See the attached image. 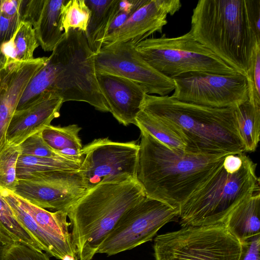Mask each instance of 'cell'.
<instances>
[{
	"mask_svg": "<svg viewBox=\"0 0 260 260\" xmlns=\"http://www.w3.org/2000/svg\"><path fill=\"white\" fill-rule=\"evenodd\" d=\"M62 28L64 33L71 28L85 32L90 11L85 0L66 1L61 9Z\"/></svg>",
	"mask_w": 260,
	"mask_h": 260,
	"instance_id": "obj_28",
	"label": "cell"
},
{
	"mask_svg": "<svg viewBox=\"0 0 260 260\" xmlns=\"http://www.w3.org/2000/svg\"><path fill=\"white\" fill-rule=\"evenodd\" d=\"M85 1L90 11V16L84 33L89 47L96 54L103 47L120 0Z\"/></svg>",
	"mask_w": 260,
	"mask_h": 260,
	"instance_id": "obj_20",
	"label": "cell"
},
{
	"mask_svg": "<svg viewBox=\"0 0 260 260\" xmlns=\"http://www.w3.org/2000/svg\"><path fill=\"white\" fill-rule=\"evenodd\" d=\"M242 253L240 260H260L259 235L241 243Z\"/></svg>",
	"mask_w": 260,
	"mask_h": 260,
	"instance_id": "obj_36",
	"label": "cell"
},
{
	"mask_svg": "<svg viewBox=\"0 0 260 260\" xmlns=\"http://www.w3.org/2000/svg\"><path fill=\"white\" fill-rule=\"evenodd\" d=\"M155 260H240L241 243L223 223L187 226L157 236Z\"/></svg>",
	"mask_w": 260,
	"mask_h": 260,
	"instance_id": "obj_8",
	"label": "cell"
},
{
	"mask_svg": "<svg viewBox=\"0 0 260 260\" xmlns=\"http://www.w3.org/2000/svg\"><path fill=\"white\" fill-rule=\"evenodd\" d=\"M88 191L79 170H61L18 180L13 192L39 207L68 211Z\"/></svg>",
	"mask_w": 260,
	"mask_h": 260,
	"instance_id": "obj_14",
	"label": "cell"
},
{
	"mask_svg": "<svg viewBox=\"0 0 260 260\" xmlns=\"http://www.w3.org/2000/svg\"><path fill=\"white\" fill-rule=\"evenodd\" d=\"M66 0H45L39 17L33 26L39 44L45 51H53L63 38L61 9Z\"/></svg>",
	"mask_w": 260,
	"mask_h": 260,
	"instance_id": "obj_21",
	"label": "cell"
},
{
	"mask_svg": "<svg viewBox=\"0 0 260 260\" xmlns=\"http://www.w3.org/2000/svg\"><path fill=\"white\" fill-rule=\"evenodd\" d=\"M0 231L16 243H20L35 251H43L34 236L16 219L1 190Z\"/></svg>",
	"mask_w": 260,
	"mask_h": 260,
	"instance_id": "obj_27",
	"label": "cell"
},
{
	"mask_svg": "<svg viewBox=\"0 0 260 260\" xmlns=\"http://www.w3.org/2000/svg\"><path fill=\"white\" fill-rule=\"evenodd\" d=\"M260 192L246 199L229 214L224 224L240 243L259 235Z\"/></svg>",
	"mask_w": 260,
	"mask_h": 260,
	"instance_id": "obj_19",
	"label": "cell"
},
{
	"mask_svg": "<svg viewBox=\"0 0 260 260\" xmlns=\"http://www.w3.org/2000/svg\"><path fill=\"white\" fill-rule=\"evenodd\" d=\"M136 125L170 148L188 151L186 143L175 131L142 110L136 117Z\"/></svg>",
	"mask_w": 260,
	"mask_h": 260,
	"instance_id": "obj_26",
	"label": "cell"
},
{
	"mask_svg": "<svg viewBox=\"0 0 260 260\" xmlns=\"http://www.w3.org/2000/svg\"><path fill=\"white\" fill-rule=\"evenodd\" d=\"M16 243L0 231V260H4V252L10 245Z\"/></svg>",
	"mask_w": 260,
	"mask_h": 260,
	"instance_id": "obj_38",
	"label": "cell"
},
{
	"mask_svg": "<svg viewBox=\"0 0 260 260\" xmlns=\"http://www.w3.org/2000/svg\"><path fill=\"white\" fill-rule=\"evenodd\" d=\"M135 46L130 42L103 46L95 54L96 72L127 79L149 94L165 96L174 91L173 80L150 66L136 51Z\"/></svg>",
	"mask_w": 260,
	"mask_h": 260,
	"instance_id": "obj_13",
	"label": "cell"
},
{
	"mask_svg": "<svg viewBox=\"0 0 260 260\" xmlns=\"http://www.w3.org/2000/svg\"><path fill=\"white\" fill-rule=\"evenodd\" d=\"M83 159L43 157L20 154L16 165V177L17 180H32L50 172L79 170Z\"/></svg>",
	"mask_w": 260,
	"mask_h": 260,
	"instance_id": "obj_22",
	"label": "cell"
},
{
	"mask_svg": "<svg viewBox=\"0 0 260 260\" xmlns=\"http://www.w3.org/2000/svg\"><path fill=\"white\" fill-rule=\"evenodd\" d=\"M46 252L32 250L20 243H14L5 250L4 260H50Z\"/></svg>",
	"mask_w": 260,
	"mask_h": 260,
	"instance_id": "obj_32",
	"label": "cell"
},
{
	"mask_svg": "<svg viewBox=\"0 0 260 260\" xmlns=\"http://www.w3.org/2000/svg\"><path fill=\"white\" fill-rule=\"evenodd\" d=\"M178 213V208L145 196L123 214L98 253L113 255L149 241Z\"/></svg>",
	"mask_w": 260,
	"mask_h": 260,
	"instance_id": "obj_9",
	"label": "cell"
},
{
	"mask_svg": "<svg viewBox=\"0 0 260 260\" xmlns=\"http://www.w3.org/2000/svg\"><path fill=\"white\" fill-rule=\"evenodd\" d=\"M190 31L246 76L260 44V0H200L193 9Z\"/></svg>",
	"mask_w": 260,
	"mask_h": 260,
	"instance_id": "obj_2",
	"label": "cell"
},
{
	"mask_svg": "<svg viewBox=\"0 0 260 260\" xmlns=\"http://www.w3.org/2000/svg\"><path fill=\"white\" fill-rule=\"evenodd\" d=\"M140 131L136 180L147 197L174 208L199 189L228 155L174 149Z\"/></svg>",
	"mask_w": 260,
	"mask_h": 260,
	"instance_id": "obj_1",
	"label": "cell"
},
{
	"mask_svg": "<svg viewBox=\"0 0 260 260\" xmlns=\"http://www.w3.org/2000/svg\"><path fill=\"white\" fill-rule=\"evenodd\" d=\"M99 85L110 112L125 126L136 125V118L147 91L139 84L120 76L96 73Z\"/></svg>",
	"mask_w": 260,
	"mask_h": 260,
	"instance_id": "obj_17",
	"label": "cell"
},
{
	"mask_svg": "<svg viewBox=\"0 0 260 260\" xmlns=\"http://www.w3.org/2000/svg\"><path fill=\"white\" fill-rule=\"evenodd\" d=\"M135 49L150 66L172 79L192 72L240 74L198 42L190 30L176 37L164 34L159 38H147L137 44Z\"/></svg>",
	"mask_w": 260,
	"mask_h": 260,
	"instance_id": "obj_7",
	"label": "cell"
},
{
	"mask_svg": "<svg viewBox=\"0 0 260 260\" xmlns=\"http://www.w3.org/2000/svg\"><path fill=\"white\" fill-rule=\"evenodd\" d=\"M21 22V15L7 17L0 14V48L9 41Z\"/></svg>",
	"mask_w": 260,
	"mask_h": 260,
	"instance_id": "obj_34",
	"label": "cell"
},
{
	"mask_svg": "<svg viewBox=\"0 0 260 260\" xmlns=\"http://www.w3.org/2000/svg\"><path fill=\"white\" fill-rule=\"evenodd\" d=\"M145 1L120 0L118 10L109 27L107 35L121 26Z\"/></svg>",
	"mask_w": 260,
	"mask_h": 260,
	"instance_id": "obj_33",
	"label": "cell"
},
{
	"mask_svg": "<svg viewBox=\"0 0 260 260\" xmlns=\"http://www.w3.org/2000/svg\"><path fill=\"white\" fill-rule=\"evenodd\" d=\"M237 127L245 152L255 151L259 141L260 106L249 100L235 107Z\"/></svg>",
	"mask_w": 260,
	"mask_h": 260,
	"instance_id": "obj_25",
	"label": "cell"
},
{
	"mask_svg": "<svg viewBox=\"0 0 260 260\" xmlns=\"http://www.w3.org/2000/svg\"><path fill=\"white\" fill-rule=\"evenodd\" d=\"M63 103L59 95L51 92L27 109L15 111L7 132V144L19 145L28 137L50 125L54 118L59 116Z\"/></svg>",
	"mask_w": 260,
	"mask_h": 260,
	"instance_id": "obj_18",
	"label": "cell"
},
{
	"mask_svg": "<svg viewBox=\"0 0 260 260\" xmlns=\"http://www.w3.org/2000/svg\"><path fill=\"white\" fill-rule=\"evenodd\" d=\"M1 0H0V7H1Z\"/></svg>",
	"mask_w": 260,
	"mask_h": 260,
	"instance_id": "obj_39",
	"label": "cell"
},
{
	"mask_svg": "<svg viewBox=\"0 0 260 260\" xmlns=\"http://www.w3.org/2000/svg\"><path fill=\"white\" fill-rule=\"evenodd\" d=\"M48 57L0 64V154L7 145V132L22 94Z\"/></svg>",
	"mask_w": 260,
	"mask_h": 260,
	"instance_id": "obj_16",
	"label": "cell"
},
{
	"mask_svg": "<svg viewBox=\"0 0 260 260\" xmlns=\"http://www.w3.org/2000/svg\"><path fill=\"white\" fill-rule=\"evenodd\" d=\"M19 145L8 144L0 154V188L14 192L18 180L16 165L20 155Z\"/></svg>",
	"mask_w": 260,
	"mask_h": 260,
	"instance_id": "obj_29",
	"label": "cell"
},
{
	"mask_svg": "<svg viewBox=\"0 0 260 260\" xmlns=\"http://www.w3.org/2000/svg\"><path fill=\"white\" fill-rule=\"evenodd\" d=\"M39 46L32 25L21 21L11 39L1 47L0 64L31 60Z\"/></svg>",
	"mask_w": 260,
	"mask_h": 260,
	"instance_id": "obj_23",
	"label": "cell"
},
{
	"mask_svg": "<svg viewBox=\"0 0 260 260\" xmlns=\"http://www.w3.org/2000/svg\"><path fill=\"white\" fill-rule=\"evenodd\" d=\"M52 54L58 71L53 90L63 103L83 102L98 111L109 112L98 82L95 53L89 47L85 33L71 28Z\"/></svg>",
	"mask_w": 260,
	"mask_h": 260,
	"instance_id": "obj_6",
	"label": "cell"
},
{
	"mask_svg": "<svg viewBox=\"0 0 260 260\" xmlns=\"http://www.w3.org/2000/svg\"><path fill=\"white\" fill-rule=\"evenodd\" d=\"M138 151L136 141L114 142L108 138L83 146L79 171L88 190L102 183L136 180Z\"/></svg>",
	"mask_w": 260,
	"mask_h": 260,
	"instance_id": "obj_11",
	"label": "cell"
},
{
	"mask_svg": "<svg viewBox=\"0 0 260 260\" xmlns=\"http://www.w3.org/2000/svg\"><path fill=\"white\" fill-rule=\"evenodd\" d=\"M45 0H23L21 10V21L28 22L34 26L44 6Z\"/></svg>",
	"mask_w": 260,
	"mask_h": 260,
	"instance_id": "obj_35",
	"label": "cell"
},
{
	"mask_svg": "<svg viewBox=\"0 0 260 260\" xmlns=\"http://www.w3.org/2000/svg\"><path fill=\"white\" fill-rule=\"evenodd\" d=\"M246 77L249 87V101L254 106H260V44L256 46Z\"/></svg>",
	"mask_w": 260,
	"mask_h": 260,
	"instance_id": "obj_31",
	"label": "cell"
},
{
	"mask_svg": "<svg viewBox=\"0 0 260 260\" xmlns=\"http://www.w3.org/2000/svg\"><path fill=\"white\" fill-rule=\"evenodd\" d=\"M181 6L180 0H146L121 26L105 37L103 47L127 42L136 45L156 32L161 33L168 15H173Z\"/></svg>",
	"mask_w": 260,
	"mask_h": 260,
	"instance_id": "obj_15",
	"label": "cell"
},
{
	"mask_svg": "<svg viewBox=\"0 0 260 260\" xmlns=\"http://www.w3.org/2000/svg\"><path fill=\"white\" fill-rule=\"evenodd\" d=\"M22 3L23 0H1L0 14L7 17L19 15Z\"/></svg>",
	"mask_w": 260,
	"mask_h": 260,
	"instance_id": "obj_37",
	"label": "cell"
},
{
	"mask_svg": "<svg viewBox=\"0 0 260 260\" xmlns=\"http://www.w3.org/2000/svg\"><path fill=\"white\" fill-rule=\"evenodd\" d=\"M141 110L161 120L185 141L189 152L205 154L245 152L235 108H217L146 94Z\"/></svg>",
	"mask_w": 260,
	"mask_h": 260,
	"instance_id": "obj_3",
	"label": "cell"
},
{
	"mask_svg": "<svg viewBox=\"0 0 260 260\" xmlns=\"http://www.w3.org/2000/svg\"><path fill=\"white\" fill-rule=\"evenodd\" d=\"M171 97L181 102L217 108H235L249 100L245 76L205 72L181 74L173 79Z\"/></svg>",
	"mask_w": 260,
	"mask_h": 260,
	"instance_id": "obj_12",
	"label": "cell"
},
{
	"mask_svg": "<svg viewBox=\"0 0 260 260\" xmlns=\"http://www.w3.org/2000/svg\"><path fill=\"white\" fill-rule=\"evenodd\" d=\"M81 127L77 124L53 126L51 124L41 131L46 144L55 152L75 159L83 158L81 154L83 146L79 137Z\"/></svg>",
	"mask_w": 260,
	"mask_h": 260,
	"instance_id": "obj_24",
	"label": "cell"
},
{
	"mask_svg": "<svg viewBox=\"0 0 260 260\" xmlns=\"http://www.w3.org/2000/svg\"><path fill=\"white\" fill-rule=\"evenodd\" d=\"M256 168L244 152L227 155L215 173L179 208L181 226L224 223L237 205L260 192Z\"/></svg>",
	"mask_w": 260,
	"mask_h": 260,
	"instance_id": "obj_5",
	"label": "cell"
},
{
	"mask_svg": "<svg viewBox=\"0 0 260 260\" xmlns=\"http://www.w3.org/2000/svg\"><path fill=\"white\" fill-rule=\"evenodd\" d=\"M145 194L136 180L102 183L68 211L78 260H91L123 214Z\"/></svg>",
	"mask_w": 260,
	"mask_h": 260,
	"instance_id": "obj_4",
	"label": "cell"
},
{
	"mask_svg": "<svg viewBox=\"0 0 260 260\" xmlns=\"http://www.w3.org/2000/svg\"><path fill=\"white\" fill-rule=\"evenodd\" d=\"M16 219L34 236L50 256L60 260H78L72 244L68 211L50 212L0 188Z\"/></svg>",
	"mask_w": 260,
	"mask_h": 260,
	"instance_id": "obj_10",
	"label": "cell"
},
{
	"mask_svg": "<svg viewBox=\"0 0 260 260\" xmlns=\"http://www.w3.org/2000/svg\"><path fill=\"white\" fill-rule=\"evenodd\" d=\"M19 146L21 154L43 157H66L53 151L42 139L41 132L28 137Z\"/></svg>",
	"mask_w": 260,
	"mask_h": 260,
	"instance_id": "obj_30",
	"label": "cell"
}]
</instances>
